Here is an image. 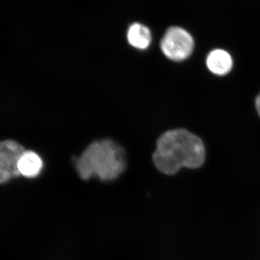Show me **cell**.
I'll return each mask as SVG.
<instances>
[{
	"label": "cell",
	"mask_w": 260,
	"mask_h": 260,
	"mask_svg": "<svg viewBox=\"0 0 260 260\" xmlns=\"http://www.w3.org/2000/svg\"><path fill=\"white\" fill-rule=\"evenodd\" d=\"M205 160L203 140L185 129L166 132L158 138L153 155L154 165L166 175H174L182 168L201 167Z\"/></svg>",
	"instance_id": "6da1fadb"
},
{
	"label": "cell",
	"mask_w": 260,
	"mask_h": 260,
	"mask_svg": "<svg viewBox=\"0 0 260 260\" xmlns=\"http://www.w3.org/2000/svg\"><path fill=\"white\" fill-rule=\"evenodd\" d=\"M75 169L83 180L91 177L103 181L115 180L125 170L126 154L124 149L112 140L95 141L75 159Z\"/></svg>",
	"instance_id": "7a4b0ae2"
},
{
	"label": "cell",
	"mask_w": 260,
	"mask_h": 260,
	"mask_svg": "<svg viewBox=\"0 0 260 260\" xmlns=\"http://www.w3.org/2000/svg\"><path fill=\"white\" fill-rule=\"evenodd\" d=\"M194 41L189 32L180 27H171L160 42L164 55L171 60L181 61L191 56L194 50Z\"/></svg>",
	"instance_id": "3957f363"
},
{
	"label": "cell",
	"mask_w": 260,
	"mask_h": 260,
	"mask_svg": "<svg viewBox=\"0 0 260 260\" xmlns=\"http://www.w3.org/2000/svg\"><path fill=\"white\" fill-rule=\"evenodd\" d=\"M25 151V148L14 140L0 141V160L13 170L15 177L20 176L18 162L22 154Z\"/></svg>",
	"instance_id": "277c9868"
},
{
	"label": "cell",
	"mask_w": 260,
	"mask_h": 260,
	"mask_svg": "<svg viewBox=\"0 0 260 260\" xmlns=\"http://www.w3.org/2000/svg\"><path fill=\"white\" fill-rule=\"evenodd\" d=\"M208 70L214 75L223 76L230 73L233 68L232 56L223 49L210 51L206 59Z\"/></svg>",
	"instance_id": "5b68a950"
},
{
	"label": "cell",
	"mask_w": 260,
	"mask_h": 260,
	"mask_svg": "<svg viewBox=\"0 0 260 260\" xmlns=\"http://www.w3.org/2000/svg\"><path fill=\"white\" fill-rule=\"evenodd\" d=\"M43 169V161L41 157L32 150H25L18 162V170L20 175L26 178L37 177Z\"/></svg>",
	"instance_id": "8992f818"
},
{
	"label": "cell",
	"mask_w": 260,
	"mask_h": 260,
	"mask_svg": "<svg viewBox=\"0 0 260 260\" xmlns=\"http://www.w3.org/2000/svg\"><path fill=\"white\" fill-rule=\"evenodd\" d=\"M128 42L132 47L144 50L151 43V32L148 27L140 23H134L127 31Z\"/></svg>",
	"instance_id": "52a82bcc"
},
{
	"label": "cell",
	"mask_w": 260,
	"mask_h": 260,
	"mask_svg": "<svg viewBox=\"0 0 260 260\" xmlns=\"http://www.w3.org/2000/svg\"><path fill=\"white\" fill-rule=\"evenodd\" d=\"M13 177H16L13 170L0 160V184L7 182Z\"/></svg>",
	"instance_id": "ba28073f"
},
{
	"label": "cell",
	"mask_w": 260,
	"mask_h": 260,
	"mask_svg": "<svg viewBox=\"0 0 260 260\" xmlns=\"http://www.w3.org/2000/svg\"><path fill=\"white\" fill-rule=\"evenodd\" d=\"M255 107L256 112L258 113V115H259L260 117V93L256 95L255 99Z\"/></svg>",
	"instance_id": "9c48e42d"
}]
</instances>
